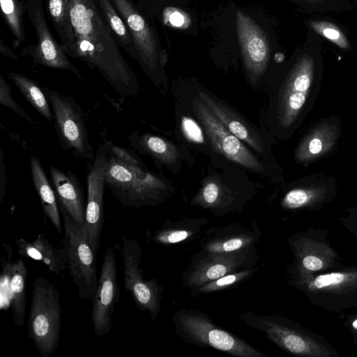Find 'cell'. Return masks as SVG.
<instances>
[{"label":"cell","mask_w":357,"mask_h":357,"mask_svg":"<svg viewBox=\"0 0 357 357\" xmlns=\"http://www.w3.org/2000/svg\"><path fill=\"white\" fill-rule=\"evenodd\" d=\"M236 19L243 64L250 81L254 84L264 75L268 67V40L258 24L245 13L238 10Z\"/></svg>","instance_id":"17"},{"label":"cell","mask_w":357,"mask_h":357,"mask_svg":"<svg viewBox=\"0 0 357 357\" xmlns=\"http://www.w3.org/2000/svg\"><path fill=\"white\" fill-rule=\"evenodd\" d=\"M24 6L35 29L38 43L31 49H24V55L31 56L36 62L45 67L70 71L84 80L61 45L54 38L45 17L42 1L26 0Z\"/></svg>","instance_id":"15"},{"label":"cell","mask_w":357,"mask_h":357,"mask_svg":"<svg viewBox=\"0 0 357 357\" xmlns=\"http://www.w3.org/2000/svg\"><path fill=\"white\" fill-rule=\"evenodd\" d=\"M10 86L0 76V104L4 107H8L18 114L20 117L31 124H35L34 121L29 116L24 109L14 100L11 93Z\"/></svg>","instance_id":"35"},{"label":"cell","mask_w":357,"mask_h":357,"mask_svg":"<svg viewBox=\"0 0 357 357\" xmlns=\"http://www.w3.org/2000/svg\"><path fill=\"white\" fill-rule=\"evenodd\" d=\"M121 238L125 289L131 294L136 307L142 312H148L154 321L160 310L162 287L155 278L144 279L140 267L142 249L138 241L124 235H121Z\"/></svg>","instance_id":"11"},{"label":"cell","mask_w":357,"mask_h":357,"mask_svg":"<svg viewBox=\"0 0 357 357\" xmlns=\"http://www.w3.org/2000/svg\"><path fill=\"white\" fill-rule=\"evenodd\" d=\"M128 139L132 149L139 154L149 155L157 164L169 168L178 160L177 147L162 137L135 130L128 136Z\"/></svg>","instance_id":"24"},{"label":"cell","mask_w":357,"mask_h":357,"mask_svg":"<svg viewBox=\"0 0 357 357\" xmlns=\"http://www.w3.org/2000/svg\"><path fill=\"white\" fill-rule=\"evenodd\" d=\"M260 234L255 223H251L250 226L235 223L213 228L206 232L202 243V250L225 252L255 249Z\"/></svg>","instance_id":"19"},{"label":"cell","mask_w":357,"mask_h":357,"mask_svg":"<svg viewBox=\"0 0 357 357\" xmlns=\"http://www.w3.org/2000/svg\"><path fill=\"white\" fill-rule=\"evenodd\" d=\"M131 35L136 60L158 86L163 66V52L149 24L129 0H111Z\"/></svg>","instance_id":"13"},{"label":"cell","mask_w":357,"mask_h":357,"mask_svg":"<svg viewBox=\"0 0 357 357\" xmlns=\"http://www.w3.org/2000/svg\"><path fill=\"white\" fill-rule=\"evenodd\" d=\"M241 320L259 330L282 350L297 356L340 357L337 349L322 335L283 316L243 313Z\"/></svg>","instance_id":"3"},{"label":"cell","mask_w":357,"mask_h":357,"mask_svg":"<svg viewBox=\"0 0 357 357\" xmlns=\"http://www.w3.org/2000/svg\"><path fill=\"white\" fill-rule=\"evenodd\" d=\"M164 20L174 27H187L190 24L189 17L178 9L168 8L164 12Z\"/></svg>","instance_id":"37"},{"label":"cell","mask_w":357,"mask_h":357,"mask_svg":"<svg viewBox=\"0 0 357 357\" xmlns=\"http://www.w3.org/2000/svg\"><path fill=\"white\" fill-rule=\"evenodd\" d=\"M192 110L201 123L211 147L233 162L259 174H268L264 163L231 132L199 98L192 102Z\"/></svg>","instance_id":"10"},{"label":"cell","mask_w":357,"mask_h":357,"mask_svg":"<svg viewBox=\"0 0 357 357\" xmlns=\"http://www.w3.org/2000/svg\"><path fill=\"white\" fill-rule=\"evenodd\" d=\"M336 139V130L323 125L312 131L298 146L296 158L299 161L315 158L328 151Z\"/></svg>","instance_id":"30"},{"label":"cell","mask_w":357,"mask_h":357,"mask_svg":"<svg viewBox=\"0 0 357 357\" xmlns=\"http://www.w3.org/2000/svg\"><path fill=\"white\" fill-rule=\"evenodd\" d=\"M329 231L311 227L289 236L287 243L294 261L287 266L288 283L295 287L317 273L340 268L342 258L331 247Z\"/></svg>","instance_id":"4"},{"label":"cell","mask_w":357,"mask_h":357,"mask_svg":"<svg viewBox=\"0 0 357 357\" xmlns=\"http://www.w3.org/2000/svg\"><path fill=\"white\" fill-rule=\"evenodd\" d=\"M257 250L209 252L202 250L182 275L183 284L191 290L229 273L255 266Z\"/></svg>","instance_id":"12"},{"label":"cell","mask_w":357,"mask_h":357,"mask_svg":"<svg viewBox=\"0 0 357 357\" xmlns=\"http://www.w3.org/2000/svg\"><path fill=\"white\" fill-rule=\"evenodd\" d=\"M50 172L58 204L66 210L82 229L85 222L86 199L78 178L72 171H63L54 165L50 167Z\"/></svg>","instance_id":"21"},{"label":"cell","mask_w":357,"mask_h":357,"mask_svg":"<svg viewBox=\"0 0 357 357\" xmlns=\"http://www.w3.org/2000/svg\"><path fill=\"white\" fill-rule=\"evenodd\" d=\"M109 141L100 143L86 174L87 197L83 235L96 254L104 222L105 174L108 155Z\"/></svg>","instance_id":"14"},{"label":"cell","mask_w":357,"mask_h":357,"mask_svg":"<svg viewBox=\"0 0 357 357\" xmlns=\"http://www.w3.org/2000/svg\"><path fill=\"white\" fill-rule=\"evenodd\" d=\"M0 54L14 60L18 59L17 54H15L12 50L3 43L2 39H0Z\"/></svg>","instance_id":"42"},{"label":"cell","mask_w":357,"mask_h":357,"mask_svg":"<svg viewBox=\"0 0 357 357\" xmlns=\"http://www.w3.org/2000/svg\"><path fill=\"white\" fill-rule=\"evenodd\" d=\"M326 200V190L321 188H295L285 194L282 206L288 210L312 208L320 206Z\"/></svg>","instance_id":"31"},{"label":"cell","mask_w":357,"mask_h":357,"mask_svg":"<svg viewBox=\"0 0 357 357\" xmlns=\"http://www.w3.org/2000/svg\"><path fill=\"white\" fill-rule=\"evenodd\" d=\"M2 262L1 277V309L10 307L14 321L22 326L24 321L26 308V282L28 270L22 259L14 262Z\"/></svg>","instance_id":"20"},{"label":"cell","mask_w":357,"mask_h":357,"mask_svg":"<svg viewBox=\"0 0 357 357\" xmlns=\"http://www.w3.org/2000/svg\"><path fill=\"white\" fill-rule=\"evenodd\" d=\"M105 185L122 207L138 208L161 204L172 187L162 176L150 170L137 152L108 144Z\"/></svg>","instance_id":"2"},{"label":"cell","mask_w":357,"mask_h":357,"mask_svg":"<svg viewBox=\"0 0 357 357\" xmlns=\"http://www.w3.org/2000/svg\"><path fill=\"white\" fill-rule=\"evenodd\" d=\"M30 167L34 188L39 197L45 218H48L59 234L62 233L61 213L54 188L50 185L39 158L30 155Z\"/></svg>","instance_id":"26"},{"label":"cell","mask_w":357,"mask_h":357,"mask_svg":"<svg viewBox=\"0 0 357 357\" xmlns=\"http://www.w3.org/2000/svg\"><path fill=\"white\" fill-rule=\"evenodd\" d=\"M75 36L72 57L97 70L123 101L135 98L139 83L135 72L121 54L114 32L93 0H69Z\"/></svg>","instance_id":"1"},{"label":"cell","mask_w":357,"mask_h":357,"mask_svg":"<svg viewBox=\"0 0 357 357\" xmlns=\"http://www.w3.org/2000/svg\"><path fill=\"white\" fill-rule=\"evenodd\" d=\"M59 208L63 220V243L70 277L77 286L80 300L93 299L98 281L96 254L86 241L81 228L66 210L60 204Z\"/></svg>","instance_id":"9"},{"label":"cell","mask_w":357,"mask_h":357,"mask_svg":"<svg viewBox=\"0 0 357 357\" xmlns=\"http://www.w3.org/2000/svg\"><path fill=\"white\" fill-rule=\"evenodd\" d=\"M111 1L110 0H96L104 19L121 43L123 45V48L135 59L136 53L131 35L123 19L118 15Z\"/></svg>","instance_id":"32"},{"label":"cell","mask_w":357,"mask_h":357,"mask_svg":"<svg viewBox=\"0 0 357 357\" xmlns=\"http://www.w3.org/2000/svg\"><path fill=\"white\" fill-rule=\"evenodd\" d=\"M294 288L315 305L340 314L357 308V266L342 267L319 273Z\"/></svg>","instance_id":"7"},{"label":"cell","mask_w":357,"mask_h":357,"mask_svg":"<svg viewBox=\"0 0 357 357\" xmlns=\"http://www.w3.org/2000/svg\"><path fill=\"white\" fill-rule=\"evenodd\" d=\"M7 77L15 84L20 93L45 119L53 121V112L43 88L35 80L20 74L10 72Z\"/></svg>","instance_id":"29"},{"label":"cell","mask_w":357,"mask_h":357,"mask_svg":"<svg viewBox=\"0 0 357 357\" xmlns=\"http://www.w3.org/2000/svg\"><path fill=\"white\" fill-rule=\"evenodd\" d=\"M43 89L52 107L54 129L62 149L77 158L93 160L95 154L81 106L72 96L46 86Z\"/></svg>","instance_id":"8"},{"label":"cell","mask_w":357,"mask_h":357,"mask_svg":"<svg viewBox=\"0 0 357 357\" xmlns=\"http://www.w3.org/2000/svg\"><path fill=\"white\" fill-rule=\"evenodd\" d=\"M198 98L231 132L258 154L265 155L266 150L261 135L236 111L205 90L199 91Z\"/></svg>","instance_id":"22"},{"label":"cell","mask_w":357,"mask_h":357,"mask_svg":"<svg viewBox=\"0 0 357 357\" xmlns=\"http://www.w3.org/2000/svg\"><path fill=\"white\" fill-rule=\"evenodd\" d=\"M181 128L186 137L195 143L204 142L203 132L201 128L193 119L183 116L181 121Z\"/></svg>","instance_id":"36"},{"label":"cell","mask_w":357,"mask_h":357,"mask_svg":"<svg viewBox=\"0 0 357 357\" xmlns=\"http://www.w3.org/2000/svg\"><path fill=\"white\" fill-rule=\"evenodd\" d=\"M343 227L357 240V210H352L349 214L340 219Z\"/></svg>","instance_id":"39"},{"label":"cell","mask_w":357,"mask_h":357,"mask_svg":"<svg viewBox=\"0 0 357 357\" xmlns=\"http://www.w3.org/2000/svg\"><path fill=\"white\" fill-rule=\"evenodd\" d=\"M17 252L21 258H31L45 264L49 271L56 275L68 268L66 249L55 248L43 234H38L33 241L16 238Z\"/></svg>","instance_id":"23"},{"label":"cell","mask_w":357,"mask_h":357,"mask_svg":"<svg viewBox=\"0 0 357 357\" xmlns=\"http://www.w3.org/2000/svg\"><path fill=\"white\" fill-rule=\"evenodd\" d=\"M206 224L207 220L200 218L166 222L151 234L150 241L165 245L192 241Z\"/></svg>","instance_id":"27"},{"label":"cell","mask_w":357,"mask_h":357,"mask_svg":"<svg viewBox=\"0 0 357 357\" xmlns=\"http://www.w3.org/2000/svg\"><path fill=\"white\" fill-rule=\"evenodd\" d=\"M3 17L18 47L25 40L24 10L20 0H0Z\"/></svg>","instance_id":"33"},{"label":"cell","mask_w":357,"mask_h":357,"mask_svg":"<svg viewBox=\"0 0 357 357\" xmlns=\"http://www.w3.org/2000/svg\"><path fill=\"white\" fill-rule=\"evenodd\" d=\"M172 319L176 334L185 342L208 347L236 357H266L250 344L230 332L217 326L205 313L182 309Z\"/></svg>","instance_id":"6"},{"label":"cell","mask_w":357,"mask_h":357,"mask_svg":"<svg viewBox=\"0 0 357 357\" xmlns=\"http://www.w3.org/2000/svg\"><path fill=\"white\" fill-rule=\"evenodd\" d=\"M256 271L257 268L256 266H254L229 273L213 281L206 283L204 285L192 289L191 295L196 296L201 294L222 291L248 279Z\"/></svg>","instance_id":"34"},{"label":"cell","mask_w":357,"mask_h":357,"mask_svg":"<svg viewBox=\"0 0 357 357\" xmlns=\"http://www.w3.org/2000/svg\"><path fill=\"white\" fill-rule=\"evenodd\" d=\"M312 70L307 61L299 62L291 70L280 91L278 120L289 126L305 104L312 82Z\"/></svg>","instance_id":"18"},{"label":"cell","mask_w":357,"mask_h":357,"mask_svg":"<svg viewBox=\"0 0 357 357\" xmlns=\"http://www.w3.org/2000/svg\"><path fill=\"white\" fill-rule=\"evenodd\" d=\"M3 149H0V203H2L6 195V169L3 160Z\"/></svg>","instance_id":"40"},{"label":"cell","mask_w":357,"mask_h":357,"mask_svg":"<svg viewBox=\"0 0 357 357\" xmlns=\"http://www.w3.org/2000/svg\"><path fill=\"white\" fill-rule=\"evenodd\" d=\"M322 34L331 40L337 43H340L341 36L340 33L335 29L332 27H325L322 29Z\"/></svg>","instance_id":"41"},{"label":"cell","mask_w":357,"mask_h":357,"mask_svg":"<svg viewBox=\"0 0 357 357\" xmlns=\"http://www.w3.org/2000/svg\"><path fill=\"white\" fill-rule=\"evenodd\" d=\"M61 321L62 308L56 287L43 277L36 278L32 284L27 331L43 357L51 356L57 349Z\"/></svg>","instance_id":"5"},{"label":"cell","mask_w":357,"mask_h":357,"mask_svg":"<svg viewBox=\"0 0 357 357\" xmlns=\"http://www.w3.org/2000/svg\"><path fill=\"white\" fill-rule=\"evenodd\" d=\"M236 198L234 192L215 176L207 177L192 197L191 204L208 209L216 215L231 211Z\"/></svg>","instance_id":"25"},{"label":"cell","mask_w":357,"mask_h":357,"mask_svg":"<svg viewBox=\"0 0 357 357\" xmlns=\"http://www.w3.org/2000/svg\"><path fill=\"white\" fill-rule=\"evenodd\" d=\"M120 289L118 283L115 255L112 247L106 250L100 277L93 298L92 321L95 335L103 337L112 326V317L118 302Z\"/></svg>","instance_id":"16"},{"label":"cell","mask_w":357,"mask_h":357,"mask_svg":"<svg viewBox=\"0 0 357 357\" xmlns=\"http://www.w3.org/2000/svg\"><path fill=\"white\" fill-rule=\"evenodd\" d=\"M339 318L342 320L344 326L351 335L353 342L357 344V312L349 314L342 312L340 313Z\"/></svg>","instance_id":"38"},{"label":"cell","mask_w":357,"mask_h":357,"mask_svg":"<svg viewBox=\"0 0 357 357\" xmlns=\"http://www.w3.org/2000/svg\"><path fill=\"white\" fill-rule=\"evenodd\" d=\"M47 9L66 53L72 56L75 36L72 24L69 0H47Z\"/></svg>","instance_id":"28"}]
</instances>
